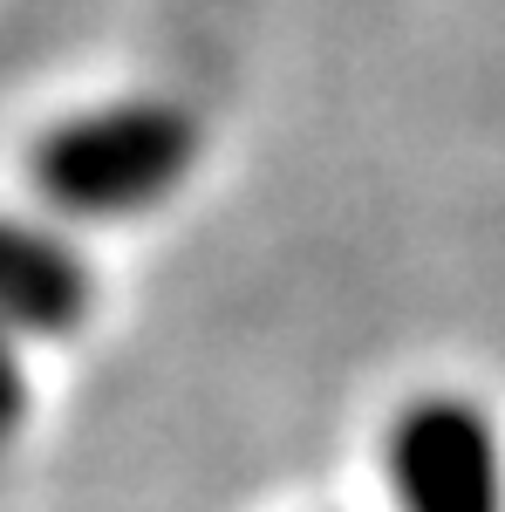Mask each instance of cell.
<instances>
[{"label": "cell", "mask_w": 505, "mask_h": 512, "mask_svg": "<svg viewBox=\"0 0 505 512\" xmlns=\"http://www.w3.org/2000/svg\"><path fill=\"white\" fill-rule=\"evenodd\" d=\"M198 117L171 96H117L48 123L28 151L35 198L62 219H137L192 178Z\"/></svg>", "instance_id": "obj_1"}, {"label": "cell", "mask_w": 505, "mask_h": 512, "mask_svg": "<svg viewBox=\"0 0 505 512\" xmlns=\"http://www.w3.org/2000/svg\"><path fill=\"white\" fill-rule=\"evenodd\" d=\"M28 403H35V390H28V369H21V342L0 335V437L28 417Z\"/></svg>", "instance_id": "obj_4"}, {"label": "cell", "mask_w": 505, "mask_h": 512, "mask_svg": "<svg viewBox=\"0 0 505 512\" xmlns=\"http://www.w3.org/2000/svg\"><path fill=\"white\" fill-rule=\"evenodd\" d=\"M396 512H505V451L485 403L458 390L410 396L383 431Z\"/></svg>", "instance_id": "obj_2"}, {"label": "cell", "mask_w": 505, "mask_h": 512, "mask_svg": "<svg viewBox=\"0 0 505 512\" xmlns=\"http://www.w3.org/2000/svg\"><path fill=\"white\" fill-rule=\"evenodd\" d=\"M96 308V274L55 226L0 212V335L62 342Z\"/></svg>", "instance_id": "obj_3"}]
</instances>
